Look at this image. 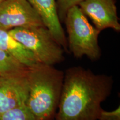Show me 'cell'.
I'll list each match as a JSON object with an SVG mask.
<instances>
[{
	"label": "cell",
	"instance_id": "1",
	"mask_svg": "<svg viewBox=\"0 0 120 120\" xmlns=\"http://www.w3.org/2000/svg\"><path fill=\"white\" fill-rule=\"evenodd\" d=\"M111 77L96 75L81 67L64 73L56 120H98L101 103L109 96Z\"/></svg>",
	"mask_w": 120,
	"mask_h": 120
},
{
	"label": "cell",
	"instance_id": "2",
	"mask_svg": "<svg viewBox=\"0 0 120 120\" xmlns=\"http://www.w3.org/2000/svg\"><path fill=\"white\" fill-rule=\"evenodd\" d=\"M29 93L26 105L35 120H53L58 109L64 73L38 63L28 71Z\"/></svg>",
	"mask_w": 120,
	"mask_h": 120
},
{
	"label": "cell",
	"instance_id": "3",
	"mask_svg": "<svg viewBox=\"0 0 120 120\" xmlns=\"http://www.w3.org/2000/svg\"><path fill=\"white\" fill-rule=\"evenodd\" d=\"M64 21L68 34V48L73 56L76 58L85 56L93 61L98 60L101 55L98 41L101 32L90 23L78 6L67 11Z\"/></svg>",
	"mask_w": 120,
	"mask_h": 120
},
{
	"label": "cell",
	"instance_id": "4",
	"mask_svg": "<svg viewBox=\"0 0 120 120\" xmlns=\"http://www.w3.org/2000/svg\"><path fill=\"white\" fill-rule=\"evenodd\" d=\"M13 38L33 53L38 62L53 66L64 60V49L45 26L9 30Z\"/></svg>",
	"mask_w": 120,
	"mask_h": 120
},
{
	"label": "cell",
	"instance_id": "5",
	"mask_svg": "<svg viewBox=\"0 0 120 120\" xmlns=\"http://www.w3.org/2000/svg\"><path fill=\"white\" fill-rule=\"evenodd\" d=\"M38 26L44 25L27 0H4L0 4V29Z\"/></svg>",
	"mask_w": 120,
	"mask_h": 120
},
{
	"label": "cell",
	"instance_id": "6",
	"mask_svg": "<svg viewBox=\"0 0 120 120\" xmlns=\"http://www.w3.org/2000/svg\"><path fill=\"white\" fill-rule=\"evenodd\" d=\"M28 71L0 76V116L26 105L29 93Z\"/></svg>",
	"mask_w": 120,
	"mask_h": 120
},
{
	"label": "cell",
	"instance_id": "7",
	"mask_svg": "<svg viewBox=\"0 0 120 120\" xmlns=\"http://www.w3.org/2000/svg\"><path fill=\"white\" fill-rule=\"evenodd\" d=\"M116 3V0H84L78 6L100 32L106 28L120 32V24Z\"/></svg>",
	"mask_w": 120,
	"mask_h": 120
},
{
	"label": "cell",
	"instance_id": "8",
	"mask_svg": "<svg viewBox=\"0 0 120 120\" xmlns=\"http://www.w3.org/2000/svg\"><path fill=\"white\" fill-rule=\"evenodd\" d=\"M37 12L43 25L50 31L56 41L68 52L67 38L58 17L56 0H27Z\"/></svg>",
	"mask_w": 120,
	"mask_h": 120
},
{
	"label": "cell",
	"instance_id": "9",
	"mask_svg": "<svg viewBox=\"0 0 120 120\" xmlns=\"http://www.w3.org/2000/svg\"><path fill=\"white\" fill-rule=\"evenodd\" d=\"M0 49L28 68L39 63L32 52L13 38L8 31L2 29H0Z\"/></svg>",
	"mask_w": 120,
	"mask_h": 120
},
{
	"label": "cell",
	"instance_id": "10",
	"mask_svg": "<svg viewBox=\"0 0 120 120\" xmlns=\"http://www.w3.org/2000/svg\"><path fill=\"white\" fill-rule=\"evenodd\" d=\"M28 68L11 55L0 49V76L21 72Z\"/></svg>",
	"mask_w": 120,
	"mask_h": 120
},
{
	"label": "cell",
	"instance_id": "11",
	"mask_svg": "<svg viewBox=\"0 0 120 120\" xmlns=\"http://www.w3.org/2000/svg\"><path fill=\"white\" fill-rule=\"evenodd\" d=\"M0 120H35L26 105L7 111L0 116Z\"/></svg>",
	"mask_w": 120,
	"mask_h": 120
},
{
	"label": "cell",
	"instance_id": "12",
	"mask_svg": "<svg viewBox=\"0 0 120 120\" xmlns=\"http://www.w3.org/2000/svg\"><path fill=\"white\" fill-rule=\"evenodd\" d=\"M84 0H56L57 8L60 21H64L67 11L79 4Z\"/></svg>",
	"mask_w": 120,
	"mask_h": 120
},
{
	"label": "cell",
	"instance_id": "13",
	"mask_svg": "<svg viewBox=\"0 0 120 120\" xmlns=\"http://www.w3.org/2000/svg\"><path fill=\"white\" fill-rule=\"evenodd\" d=\"M98 120H120V107L111 111H107L102 109Z\"/></svg>",
	"mask_w": 120,
	"mask_h": 120
},
{
	"label": "cell",
	"instance_id": "14",
	"mask_svg": "<svg viewBox=\"0 0 120 120\" xmlns=\"http://www.w3.org/2000/svg\"><path fill=\"white\" fill-rule=\"evenodd\" d=\"M4 1V0H0V4H1V3H2Z\"/></svg>",
	"mask_w": 120,
	"mask_h": 120
}]
</instances>
